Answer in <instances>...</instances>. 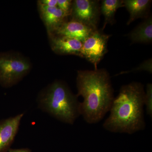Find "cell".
I'll return each mask as SVG.
<instances>
[{
    "label": "cell",
    "instance_id": "6da1fadb",
    "mask_svg": "<svg viewBox=\"0 0 152 152\" xmlns=\"http://www.w3.org/2000/svg\"><path fill=\"white\" fill-rule=\"evenodd\" d=\"M77 96H82L80 114L89 124L98 123L110 110L114 99L110 76L103 69L78 71Z\"/></svg>",
    "mask_w": 152,
    "mask_h": 152
},
{
    "label": "cell",
    "instance_id": "7a4b0ae2",
    "mask_svg": "<svg viewBox=\"0 0 152 152\" xmlns=\"http://www.w3.org/2000/svg\"><path fill=\"white\" fill-rule=\"evenodd\" d=\"M145 91L139 83L123 86L110 109V114L103 124L107 130L132 134L145 126L143 106Z\"/></svg>",
    "mask_w": 152,
    "mask_h": 152
},
{
    "label": "cell",
    "instance_id": "3957f363",
    "mask_svg": "<svg viewBox=\"0 0 152 152\" xmlns=\"http://www.w3.org/2000/svg\"><path fill=\"white\" fill-rule=\"evenodd\" d=\"M77 97L65 84L56 81L40 94L37 99L38 106L59 121L73 124L80 115Z\"/></svg>",
    "mask_w": 152,
    "mask_h": 152
},
{
    "label": "cell",
    "instance_id": "277c9868",
    "mask_svg": "<svg viewBox=\"0 0 152 152\" xmlns=\"http://www.w3.org/2000/svg\"><path fill=\"white\" fill-rule=\"evenodd\" d=\"M31 68L29 62L23 57L14 54H0V83L5 87L15 85Z\"/></svg>",
    "mask_w": 152,
    "mask_h": 152
},
{
    "label": "cell",
    "instance_id": "5b68a950",
    "mask_svg": "<svg viewBox=\"0 0 152 152\" xmlns=\"http://www.w3.org/2000/svg\"><path fill=\"white\" fill-rule=\"evenodd\" d=\"M110 35L104 34L96 30L83 42L81 57L84 58L97 69L99 63L107 52Z\"/></svg>",
    "mask_w": 152,
    "mask_h": 152
},
{
    "label": "cell",
    "instance_id": "8992f818",
    "mask_svg": "<svg viewBox=\"0 0 152 152\" xmlns=\"http://www.w3.org/2000/svg\"><path fill=\"white\" fill-rule=\"evenodd\" d=\"M71 13L72 16V20L81 22L94 29H97L99 17V1H74Z\"/></svg>",
    "mask_w": 152,
    "mask_h": 152
},
{
    "label": "cell",
    "instance_id": "52a82bcc",
    "mask_svg": "<svg viewBox=\"0 0 152 152\" xmlns=\"http://www.w3.org/2000/svg\"><path fill=\"white\" fill-rule=\"evenodd\" d=\"M24 113L0 121V152H7L15 140Z\"/></svg>",
    "mask_w": 152,
    "mask_h": 152
},
{
    "label": "cell",
    "instance_id": "ba28073f",
    "mask_svg": "<svg viewBox=\"0 0 152 152\" xmlns=\"http://www.w3.org/2000/svg\"><path fill=\"white\" fill-rule=\"evenodd\" d=\"M96 30L81 22L72 20L63 23L55 31L60 36L77 39L83 42Z\"/></svg>",
    "mask_w": 152,
    "mask_h": 152
},
{
    "label": "cell",
    "instance_id": "9c48e42d",
    "mask_svg": "<svg viewBox=\"0 0 152 152\" xmlns=\"http://www.w3.org/2000/svg\"><path fill=\"white\" fill-rule=\"evenodd\" d=\"M52 48L55 53L81 57L83 42L77 39L60 36L52 38Z\"/></svg>",
    "mask_w": 152,
    "mask_h": 152
},
{
    "label": "cell",
    "instance_id": "30bf717a",
    "mask_svg": "<svg viewBox=\"0 0 152 152\" xmlns=\"http://www.w3.org/2000/svg\"><path fill=\"white\" fill-rule=\"evenodd\" d=\"M39 5L42 18L50 31H56L64 23L65 18L67 15L58 7H50L40 3Z\"/></svg>",
    "mask_w": 152,
    "mask_h": 152
},
{
    "label": "cell",
    "instance_id": "8fae6325",
    "mask_svg": "<svg viewBox=\"0 0 152 152\" xmlns=\"http://www.w3.org/2000/svg\"><path fill=\"white\" fill-rule=\"evenodd\" d=\"M150 0H125L123 1L124 7L130 14V17L127 24L139 18L144 17L147 13L151 3Z\"/></svg>",
    "mask_w": 152,
    "mask_h": 152
},
{
    "label": "cell",
    "instance_id": "7c38bea8",
    "mask_svg": "<svg viewBox=\"0 0 152 152\" xmlns=\"http://www.w3.org/2000/svg\"><path fill=\"white\" fill-rule=\"evenodd\" d=\"M129 37L133 43H148L152 40L151 17L146 19L132 31Z\"/></svg>",
    "mask_w": 152,
    "mask_h": 152
},
{
    "label": "cell",
    "instance_id": "4fadbf2b",
    "mask_svg": "<svg viewBox=\"0 0 152 152\" xmlns=\"http://www.w3.org/2000/svg\"><path fill=\"white\" fill-rule=\"evenodd\" d=\"M124 7L123 1L121 0H104L102 1L101 10L104 17L103 28L108 23L113 24L114 22V16L117 10Z\"/></svg>",
    "mask_w": 152,
    "mask_h": 152
},
{
    "label": "cell",
    "instance_id": "5bb4252c",
    "mask_svg": "<svg viewBox=\"0 0 152 152\" xmlns=\"http://www.w3.org/2000/svg\"><path fill=\"white\" fill-rule=\"evenodd\" d=\"M144 105H145L147 113L151 118L152 115V85L148 83L147 85L146 92L145 93Z\"/></svg>",
    "mask_w": 152,
    "mask_h": 152
},
{
    "label": "cell",
    "instance_id": "9a60e30c",
    "mask_svg": "<svg viewBox=\"0 0 152 152\" xmlns=\"http://www.w3.org/2000/svg\"><path fill=\"white\" fill-rule=\"evenodd\" d=\"M146 71L150 73H152L151 59H150L145 61L143 63L141 64L138 67L131 70V71L121 72V73H119L116 75L118 76L119 75H122V74L130 73L133 72H140V71Z\"/></svg>",
    "mask_w": 152,
    "mask_h": 152
},
{
    "label": "cell",
    "instance_id": "2e32d148",
    "mask_svg": "<svg viewBox=\"0 0 152 152\" xmlns=\"http://www.w3.org/2000/svg\"><path fill=\"white\" fill-rule=\"evenodd\" d=\"M72 1L70 0H58L57 7L68 15L71 12Z\"/></svg>",
    "mask_w": 152,
    "mask_h": 152
},
{
    "label": "cell",
    "instance_id": "e0dca14e",
    "mask_svg": "<svg viewBox=\"0 0 152 152\" xmlns=\"http://www.w3.org/2000/svg\"><path fill=\"white\" fill-rule=\"evenodd\" d=\"M39 3L47 7H57L58 0H42L39 1Z\"/></svg>",
    "mask_w": 152,
    "mask_h": 152
},
{
    "label": "cell",
    "instance_id": "ac0fdd59",
    "mask_svg": "<svg viewBox=\"0 0 152 152\" xmlns=\"http://www.w3.org/2000/svg\"><path fill=\"white\" fill-rule=\"evenodd\" d=\"M9 152H31V151L29 148L13 149L10 148Z\"/></svg>",
    "mask_w": 152,
    "mask_h": 152
}]
</instances>
